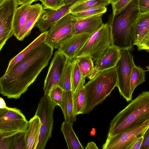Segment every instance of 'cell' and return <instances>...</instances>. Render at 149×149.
Segmentation results:
<instances>
[{"mask_svg": "<svg viewBox=\"0 0 149 149\" xmlns=\"http://www.w3.org/2000/svg\"><path fill=\"white\" fill-rule=\"evenodd\" d=\"M140 13L138 0H133L118 14L111 13L109 16L107 22L110 29L112 45L121 51L133 50V35Z\"/></svg>", "mask_w": 149, "mask_h": 149, "instance_id": "obj_2", "label": "cell"}, {"mask_svg": "<svg viewBox=\"0 0 149 149\" xmlns=\"http://www.w3.org/2000/svg\"><path fill=\"white\" fill-rule=\"evenodd\" d=\"M79 0H65V6L71 4Z\"/></svg>", "mask_w": 149, "mask_h": 149, "instance_id": "obj_40", "label": "cell"}, {"mask_svg": "<svg viewBox=\"0 0 149 149\" xmlns=\"http://www.w3.org/2000/svg\"><path fill=\"white\" fill-rule=\"evenodd\" d=\"M56 105L49 96L44 94L38 103L35 114L40 118L41 125L36 149H44L51 137L53 129V113Z\"/></svg>", "mask_w": 149, "mask_h": 149, "instance_id": "obj_6", "label": "cell"}, {"mask_svg": "<svg viewBox=\"0 0 149 149\" xmlns=\"http://www.w3.org/2000/svg\"><path fill=\"white\" fill-rule=\"evenodd\" d=\"M109 0H79L71 4L70 13H74L89 9L106 7L110 4Z\"/></svg>", "mask_w": 149, "mask_h": 149, "instance_id": "obj_24", "label": "cell"}, {"mask_svg": "<svg viewBox=\"0 0 149 149\" xmlns=\"http://www.w3.org/2000/svg\"><path fill=\"white\" fill-rule=\"evenodd\" d=\"M107 11L106 7H100L91 8L79 12L71 13L76 19L85 18L95 15L105 13Z\"/></svg>", "mask_w": 149, "mask_h": 149, "instance_id": "obj_30", "label": "cell"}, {"mask_svg": "<svg viewBox=\"0 0 149 149\" xmlns=\"http://www.w3.org/2000/svg\"><path fill=\"white\" fill-rule=\"evenodd\" d=\"M7 107L4 100L2 98L0 97V109H3Z\"/></svg>", "mask_w": 149, "mask_h": 149, "instance_id": "obj_39", "label": "cell"}, {"mask_svg": "<svg viewBox=\"0 0 149 149\" xmlns=\"http://www.w3.org/2000/svg\"><path fill=\"white\" fill-rule=\"evenodd\" d=\"M44 9L57 10L65 6V0H38Z\"/></svg>", "mask_w": 149, "mask_h": 149, "instance_id": "obj_31", "label": "cell"}, {"mask_svg": "<svg viewBox=\"0 0 149 149\" xmlns=\"http://www.w3.org/2000/svg\"><path fill=\"white\" fill-rule=\"evenodd\" d=\"M72 64V59L67 58L58 85L63 90L66 91L72 90L71 79Z\"/></svg>", "mask_w": 149, "mask_h": 149, "instance_id": "obj_26", "label": "cell"}, {"mask_svg": "<svg viewBox=\"0 0 149 149\" xmlns=\"http://www.w3.org/2000/svg\"><path fill=\"white\" fill-rule=\"evenodd\" d=\"M143 139V136L134 139L126 149H140Z\"/></svg>", "mask_w": 149, "mask_h": 149, "instance_id": "obj_35", "label": "cell"}, {"mask_svg": "<svg viewBox=\"0 0 149 149\" xmlns=\"http://www.w3.org/2000/svg\"><path fill=\"white\" fill-rule=\"evenodd\" d=\"M146 71L135 64L133 66L130 80V90L132 94L137 86L145 81Z\"/></svg>", "mask_w": 149, "mask_h": 149, "instance_id": "obj_28", "label": "cell"}, {"mask_svg": "<svg viewBox=\"0 0 149 149\" xmlns=\"http://www.w3.org/2000/svg\"><path fill=\"white\" fill-rule=\"evenodd\" d=\"M112 45L109 26L107 22L104 23L98 30L90 36L73 59L89 55L93 61H95Z\"/></svg>", "mask_w": 149, "mask_h": 149, "instance_id": "obj_5", "label": "cell"}, {"mask_svg": "<svg viewBox=\"0 0 149 149\" xmlns=\"http://www.w3.org/2000/svg\"><path fill=\"white\" fill-rule=\"evenodd\" d=\"M143 139L140 149H149V130L148 129L143 135Z\"/></svg>", "mask_w": 149, "mask_h": 149, "instance_id": "obj_36", "label": "cell"}, {"mask_svg": "<svg viewBox=\"0 0 149 149\" xmlns=\"http://www.w3.org/2000/svg\"><path fill=\"white\" fill-rule=\"evenodd\" d=\"M132 44L138 51H149V12L140 13L133 33Z\"/></svg>", "mask_w": 149, "mask_h": 149, "instance_id": "obj_12", "label": "cell"}, {"mask_svg": "<svg viewBox=\"0 0 149 149\" xmlns=\"http://www.w3.org/2000/svg\"><path fill=\"white\" fill-rule=\"evenodd\" d=\"M54 49L45 41L0 77V93L10 99L19 98L48 65Z\"/></svg>", "mask_w": 149, "mask_h": 149, "instance_id": "obj_1", "label": "cell"}, {"mask_svg": "<svg viewBox=\"0 0 149 149\" xmlns=\"http://www.w3.org/2000/svg\"><path fill=\"white\" fill-rule=\"evenodd\" d=\"M18 5H31L34 2L38 0H15Z\"/></svg>", "mask_w": 149, "mask_h": 149, "instance_id": "obj_37", "label": "cell"}, {"mask_svg": "<svg viewBox=\"0 0 149 149\" xmlns=\"http://www.w3.org/2000/svg\"></svg>", "mask_w": 149, "mask_h": 149, "instance_id": "obj_43", "label": "cell"}, {"mask_svg": "<svg viewBox=\"0 0 149 149\" xmlns=\"http://www.w3.org/2000/svg\"><path fill=\"white\" fill-rule=\"evenodd\" d=\"M133 0H119L117 3L112 7L113 15L119 13L125 8Z\"/></svg>", "mask_w": 149, "mask_h": 149, "instance_id": "obj_33", "label": "cell"}, {"mask_svg": "<svg viewBox=\"0 0 149 149\" xmlns=\"http://www.w3.org/2000/svg\"><path fill=\"white\" fill-rule=\"evenodd\" d=\"M7 0H0V6Z\"/></svg>", "mask_w": 149, "mask_h": 149, "instance_id": "obj_42", "label": "cell"}, {"mask_svg": "<svg viewBox=\"0 0 149 149\" xmlns=\"http://www.w3.org/2000/svg\"><path fill=\"white\" fill-rule=\"evenodd\" d=\"M121 52L120 49L115 45L109 47L95 61L93 70L88 78L90 80L99 72L114 68L120 57Z\"/></svg>", "mask_w": 149, "mask_h": 149, "instance_id": "obj_13", "label": "cell"}, {"mask_svg": "<svg viewBox=\"0 0 149 149\" xmlns=\"http://www.w3.org/2000/svg\"><path fill=\"white\" fill-rule=\"evenodd\" d=\"M111 4L112 7L113 6L118 2L119 0H109Z\"/></svg>", "mask_w": 149, "mask_h": 149, "instance_id": "obj_41", "label": "cell"}, {"mask_svg": "<svg viewBox=\"0 0 149 149\" xmlns=\"http://www.w3.org/2000/svg\"><path fill=\"white\" fill-rule=\"evenodd\" d=\"M85 79H83L76 92L72 94L73 114L76 117L79 114H83L85 102L84 86Z\"/></svg>", "mask_w": 149, "mask_h": 149, "instance_id": "obj_25", "label": "cell"}, {"mask_svg": "<svg viewBox=\"0 0 149 149\" xmlns=\"http://www.w3.org/2000/svg\"><path fill=\"white\" fill-rule=\"evenodd\" d=\"M138 6L140 13L149 12V0H138Z\"/></svg>", "mask_w": 149, "mask_h": 149, "instance_id": "obj_34", "label": "cell"}, {"mask_svg": "<svg viewBox=\"0 0 149 149\" xmlns=\"http://www.w3.org/2000/svg\"><path fill=\"white\" fill-rule=\"evenodd\" d=\"M135 64L133 55L127 49L121 51L120 57L114 67L117 76V87L120 95L127 102L132 100L130 90L132 71Z\"/></svg>", "mask_w": 149, "mask_h": 149, "instance_id": "obj_7", "label": "cell"}, {"mask_svg": "<svg viewBox=\"0 0 149 149\" xmlns=\"http://www.w3.org/2000/svg\"><path fill=\"white\" fill-rule=\"evenodd\" d=\"M41 125L40 119L36 115L28 121L25 137L26 149H36L39 141Z\"/></svg>", "mask_w": 149, "mask_h": 149, "instance_id": "obj_18", "label": "cell"}, {"mask_svg": "<svg viewBox=\"0 0 149 149\" xmlns=\"http://www.w3.org/2000/svg\"><path fill=\"white\" fill-rule=\"evenodd\" d=\"M149 120V92L132 100L111 121L108 135H114Z\"/></svg>", "mask_w": 149, "mask_h": 149, "instance_id": "obj_3", "label": "cell"}, {"mask_svg": "<svg viewBox=\"0 0 149 149\" xmlns=\"http://www.w3.org/2000/svg\"><path fill=\"white\" fill-rule=\"evenodd\" d=\"M71 4L65 6L57 10H45L35 26L42 33L47 31L58 20L70 13L69 9Z\"/></svg>", "mask_w": 149, "mask_h": 149, "instance_id": "obj_14", "label": "cell"}, {"mask_svg": "<svg viewBox=\"0 0 149 149\" xmlns=\"http://www.w3.org/2000/svg\"><path fill=\"white\" fill-rule=\"evenodd\" d=\"M77 20L71 13L64 16L47 31L45 41L53 48L56 49L61 43L71 36Z\"/></svg>", "mask_w": 149, "mask_h": 149, "instance_id": "obj_9", "label": "cell"}, {"mask_svg": "<svg viewBox=\"0 0 149 149\" xmlns=\"http://www.w3.org/2000/svg\"><path fill=\"white\" fill-rule=\"evenodd\" d=\"M28 121L22 111L16 108L0 109V131L26 132Z\"/></svg>", "mask_w": 149, "mask_h": 149, "instance_id": "obj_10", "label": "cell"}, {"mask_svg": "<svg viewBox=\"0 0 149 149\" xmlns=\"http://www.w3.org/2000/svg\"><path fill=\"white\" fill-rule=\"evenodd\" d=\"M63 91L62 89L57 86L51 91L48 95L56 106H60L62 98Z\"/></svg>", "mask_w": 149, "mask_h": 149, "instance_id": "obj_32", "label": "cell"}, {"mask_svg": "<svg viewBox=\"0 0 149 149\" xmlns=\"http://www.w3.org/2000/svg\"><path fill=\"white\" fill-rule=\"evenodd\" d=\"M67 59V58L59 50L55 52L45 80L44 94L48 95L51 91L58 86Z\"/></svg>", "mask_w": 149, "mask_h": 149, "instance_id": "obj_11", "label": "cell"}, {"mask_svg": "<svg viewBox=\"0 0 149 149\" xmlns=\"http://www.w3.org/2000/svg\"><path fill=\"white\" fill-rule=\"evenodd\" d=\"M44 10L42 6L40 3L31 5L26 22L16 37L17 39L23 41L29 35L39 18Z\"/></svg>", "mask_w": 149, "mask_h": 149, "instance_id": "obj_19", "label": "cell"}, {"mask_svg": "<svg viewBox=\"0 0 149 149\" xmlns=\"http://www.w3.org/2000/svg\"><path fill=\"white\" fill-rule=\"evenodd\" d=\"M72 90L63 91L60 107L64 116L65 121L72 124L76 120V116L73 114Z\"/></svg>", "mask_w": 149, "mask_h": 149, "instance_id": "obj_21", "label": "cell"}, {"mask_svg": "<svg viewBox=\"0 0 149 149\" xmlns=\"http://www.w3.org/2000/svg\"><path fill=\"white\" fill-rule=\"evenodd\" d=\"M31 5H21L15 11L13 21V35L17 36L25 24Z\"/></svg>", "mask_w": 149, "mask_h": 149, "instance_id": "obj_23", "label": "cell"}, {"mask_svg": "<svg viewBox=\"0 0 149 149\" xmlns=\"http://www.w3.org/2000/svg\"><path fill=\"white\" fill-rule=\"evenodd\" d=\"M117 84V76L114 68L98 72L84 86L85 102L83 114L89 113L102 103Z\"/></svg>", "mask_w": 149, "mask_h": 149, "instance_id": "obj_4", "label": "cell"}, {"mask_svg": "<svg viewBox=\"0 0 149 149\" xmlns=\"http://www.w3.org/2000/svg\"><path fill=\"white\" fill-rule=\"evenodd\" d=\"M26 132L0 131V149H26Z\"/></svg>", "mask_w": 149, "mask_h": 149, "instance_id": "obj_17", "label": "cell"}, {"mask_svg": "<svg viewBox=\"0 0 149 149\" xmlns=\"http://www.w3.org/2000/svg\"><path fill=\"white\" fill-rule=\"evenodd\" d=\"M73 124L65 121L62 123L61 131L66 141L68 149H84L73 129Z\"/></svg>", "mask_w": 149, "mask_h": 149, "instance_id": "obj_22", "label": "cell"}, {"mask_svg": "<svg viewBox=\"0 0 149 149\" xmlns=\"http://www.w3.org/2000/svg\"><path fill=\"white\" fill-rule=\"evenodd\" d=\"M47 31L42 33L23 50L9 62L4 74L7 73L16 64L22 60L45 40Z\"/></svg>", "mask_w": 149, "mask_h": 149, "instance_id": "obj_20", "label": "cell"}, {"mask_svg": "<svg viewBox=\"0 0 149 149\" xmlns=\"http://www.w3.org/2000/svg\"><path fill=\"white\" fill-rule=\"evenodd\" d=\"M96 144L93 142H90L88 143L85 148L86 149H98Z\"/></svg>", "mask_w": 149, "mask_h": 149, "instance_id": "obj_38", "label": "cell"}, {"mask_svg": "<svg viewBox=\"0 0 149 149\" xmlns=\"http://www.w3.org/2000/svg\"><path fill=\"white\" fill-rule=\"evenodd\" d=\"M149 128V120L114 135H108L103 149H126L135 139L143 136Z\"/></svg>", "mask_w": 149, "mask_h": 149, "instance_id": "obj_8", "label": "cell"}, {"mask_svg": "<svg viewBox=\"0 0 149 149\" xmlns=\"http://www.w3.org/2000/svg\"><path fill=\"white\" fill-rule=\"evenodd\" d=\"M91 35L87 33L73 35L61 43L56 49L67 58L73 59Z\"/></svg>", "mask_w": 149, "mask_h": 149, "instance_id": "obj_15", "label": "cell"}, {"mask_svg": "<svg viewBox=\"0 0 149 149\" xmlns=\"http://www.w3.org/2000/svg\"><path fill=\"white\" fill-rule=\"evenodd\" d=\"M83 77H88L94 68L93 61L89 55L81 56L75 58Z\"/></svg>", "mask_w": 149, "mask_h": 149, "instance_id": "obj_27", "label": "cell"}, {"mask_svg": "<svg viewBox=\"0 0 149 149\" xmlns=\"http://www.w3.org/2000/svg\"><path fill=\"white\" fill-rule=\"evenodd\" d=\"M104 14L95 15L77 20L72 35L87 33L92 35L98 30L104 23L102 17Z\"/></svg>", "mask_w": 149, "mask_h": 149, "instance_id": "obj_16", "label": "cell"}, {"mask_svg": "<svg viewBox=\"0 0 149 149\" xmlns=\"http://www.w3.org/2000/svg\"><path fill=\"white\" fill-rule=\"evenodd\" d=\"M71 73V86L73 93H75L83 79L86 78L82 77L76 59H72Z\"/></svg>", "mask_w": 149, "mask_h": 149, "instance_id": "obj_29", "label": "cell"}]
</instances>
